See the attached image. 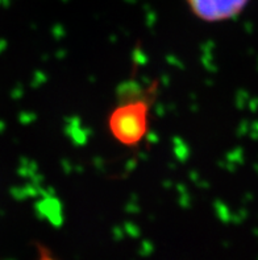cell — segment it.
<instances>
[{
  "mask_svg": "<svg viewBox=\"0 0 258 260\" xmlns=\"http://www.w3.org/2000/svg\"><path fill=\"white\" fill-rule=\"evenodd\" d=\"M158 85L142 87L133 83L120 86L116 105L108 112L107 129L123 147L136 149L151 131V112L157 96Z\"/></svg>",
  "mask_w": 258,
  "mask_h": 260,
  "instance_id": "1",
  "label": "cell"
},
{
  "mask_svg": "<svg viewBox=\"0 0 258 260\" xmlns=\"http://www.w3.org/2000/svg\"><path fill=\"white\" fill-rule=\"evenodd\" d=\"M250 0H186L195 19L208 24L224 23L239 17Z\"/></svg>",
  "mask_w": 258,
  "mask_h": 260,
  "instance_id": "2",
  "label": "cell"
},
{
  "mask_svg": "<svg viewBox=\"0 0 258 260\" xmlns=\"http://www.w3.org/2000/svg\"><path fill=\"white\" fill-rule=\"evenodd\" d=\"M39 260H57L45 246H39Z\"/></svg>",
  "mask_w": 258,
  "mask_h": 260,
  "instance_id": "3",
  "label": "cell"
}]
</instances>
